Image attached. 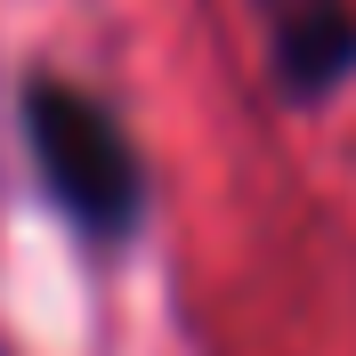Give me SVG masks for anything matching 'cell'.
Returning <instances> with one entry per match:
<instances>
[{
    "instance_id": "obj_1",
    "label": "cell",
    "mask_w": 356,
    "mask_h": 356,
    "mask_svg": "<svg viewBox=\"0 0 356 356\" xmlns=\"http://www.w3.org/2000/svg\"><path fill=\"white\" fill-rule=\"evenodd\" d=\"M24 146L41 170L49 202L81 227L89 243H122L146 219V162L106 97L73 81H33L24 89Z\"/></svg>"
},
{
    "instance_id": "obj_2",
    "label": "cell",
    "mask_w": 356,
    "mask_h": 356,
    "mask_svg": "<svg viewBox=\"0 0 356 356\" xmlns=\"http://www.w3.org/2000/svg\"><path fill=\"white\" fill-rule=\"evenodd\" d=\"M267 33V57H275V81L284 97H332L356 73V8L348 0H251Z\"/></svg>"
}]
</instances>
